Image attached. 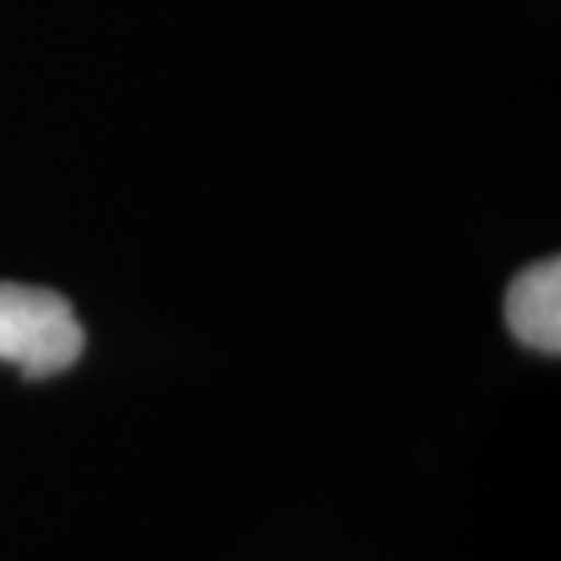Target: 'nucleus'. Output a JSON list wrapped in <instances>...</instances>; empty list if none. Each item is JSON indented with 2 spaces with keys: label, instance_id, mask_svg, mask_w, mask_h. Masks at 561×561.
<instances>
[{
  "label": "nucleus",
  "instance_id": "f257e3e1",
  "mask_svg": "<svg viewBox=\"0 0 561 561\" xmlns=\"http://www.w3.org/2000/svg\"><path fill=\"white\" fill-rule=\"evenodd\" d=\"M84 351V329L59 291L0 280V362L22 376L66 373Z\"/></svg>",
  "mask_w": 561,
  "mask_h": 561
},
{
  "label": "nucleus",
  "instance_id": "f03ea898",
  "mask_svg": "<svg viewBox=\"0 0 561 561\" xmlns=\"http://www.w3.org/2000/svg\"><path fill=\"white\" fill-rule=\"evenodd\" d=\"M507 324L540 354L561 351V263L543 260L514 277L507 291Z\"/></svg>",
  "mask_w": 561,
  "mask_h": 561
}]
</instances>
